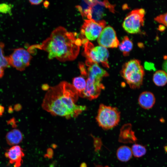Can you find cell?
Wrapping results in <instances>:
<instances>
[{
	"mask_svg": "<svg viewBox=\"0 0 167 167\" xmlns=\"http://www.w3.org/2000/svg\"><path fill=\"white\" fill-rule=\"evenodd\" d=\"M78 93L71 84L61 82L49 88L43 99L42 108L52 115L66 118H75L86 109L76 104Z\"/></svg>",
	"mask_w": 167,
	"mask_h": 167,
	"instance_id": "1",
	"label": "cell"
},
{
	"mask_svg": "<svg viewBox=\"0 0 167 167\" xmlns=\"http://www.w3.org/2000/svg\"><path fill=\"white\" fill-rule=\"evenodd\" d=\"M76 36V33L68 32L64 28L59 26L41 45H32L28 50L35 48L43 50L48 52L49 59L55 58L62 62L72 61L78 55L82 44V39Z\"/></svg>",
	"mask_w": 167,
	"mask_h": 167,
	"instance_id": "2",
	"label": "cell"
},
{
	"mask_svg": "<svg viewBox=\"0 0 167 167\" xmlns=\"http://www.w3.org/2000/svg\"><path fill=\"white\" fill-rule=\"evenodd\" d=\"M120 73L122 77L131 89L139 88L142 85L144 71L139 60L132 59L126 62Z\"/></svg>",
	"mask_w": 167,
	"mask_h": 167,
	"instance_id": "3",
	"label": "cell"
},
{
	"mask_svg": "<svg viewBox=\"0 0 167 167\" xmlns=\"http://www.w3.org/2000/svg\"><path fill=\"white\" fill-rule=\"evenodd\" d=\"M84 47V55L86 58L87 65L93 63H101L104 67L109 68L108 58L109 53L106 48L101 45L94 47L85 38L82 39Z\"/></svg>",
	"mask_w": 167,
	"mask_h": 167,
	"instance_id": "4",
	"label": "cell"
},
{
	"mask_svg": "<svg viewBox=\"0 0 167 167\" xmlns=\"http://www.w3.org/2000/svg\"><path fill=\"white\" fill-rule=\"evenodd\" d=\"M96 119L99 126L107 130L116 126L120 119V113L116 107L100 104Z\"/></svg>",
	"mask_w": 167,
	"mask_h": 167,
	"instance_id": "5",
	"label": "cell"
},
{
	"mask_svg": "<svg viewBox=\"0 0 167 167\" xmlns=\"http://www.w3.org/2000/svg\"><path fill=\"white\" fill-rule=\"evenodd\" d=\"M145 11L142 8L131 12L124 19L122 27L127 32L132 34L139 32L143 25Z\"/></svg>",
	"mask_w": 167,
	"mask_h": 167,
	"instance_id": "6",
	"label": "cell"
},
{
	"mask_svg": "<svg viewBox=\"0 0 167 167\" xmlns=\"http://www.w3.org/2000/svg\"><path fill=\"white\" fill-rule=\"evenodd\" d=\"M103 78L87 73L86 88L80 96L89 100L97 98L105 87L101 81Z\"/></svg>",
	"mask_w": 167,
	"mask_h": 167,
	"instance_id": "7",
	"label": "cell"
},
{
	"mask_svg": "<svg viewBox=\"0 0 167 167\" xmlns=\"http://www.w3.org/2000/svg\"><path fill=\"white\" fill-rule=\"evenodd\" d=\"M8 58L10 66L22 71L29 66L32 57L28 50L19 48L15 49Z\"/></svg>",
	"mask_w": 167,
	"mask_h": 167,
	"instance_id": "8",
	"label": "cell"
},
{
	"mask_svg": "<svg viewBox=\"0 0 167 167\" xmlns=\"http://www.w3.org/2000/svg\"><path fill=\"white\" fill-rule=\"evenodd\" d=\"M106 24L104 20L96 21L92 19H86L81 28V34L88 40H94L98 38Z\"/></svg>",
	"mask_w": 167,
	"mask_h": 167,
	"instance_id": "9",
	"label": "cell"
},
{
	"mask_svg": "<svg viewBox=\"0 0 167 167\" xmlns=\"http://www.w3.org/2000/svg\"><path fill=\"white\" fill-rule=\"evenodd\" d=\"M97 42L100 45L106 48H116L119 45L115 30L109 26L102 30L98 38Z\"/></svg>",
	"mask_w": 167,
	"mask_h": 167,
	"instance_id": "10",
	"label": "cell"
},
{
	"mask_svg": "<svg viewBox=\"0 0 167 167\" xmlns=\"http://www.w3.org/2000/svg\"><path fill=\"white\" fill-rule=\"evenodd\" d=\"M107 2L92 0L91 19L96 21L101 20L105 15L106 8H108L111 11H113V7Z\"/></svg>",
	"mask_w": 167,
	"mask_h": 167,
	"instance_id": "11",
	"label": "cell"
},
{
	"mask_svg": "<svg viewBox=\"0 0 167 167\" xmlns=\"http://www.w3.org/2000/svg\"><path fill=\"white\" fill-rule=\"evenodd\" d=\"M5 155L9 160V163L14 164V167H20L22 163V158L24 154L21 147L16 145L7 150Z\"/></svg>",
	"mask_w": 167,
	"mask_h": 167,
	"instance_id": "12",
	"label": "cell"
},
{
	"mask_svg": "<svg viewBox=\"0 0 167 167\" xmlns=\"http://www.w3.org/2000/svg\"><path fill=\"white\" fill-rule=\"evenodd\" d=\"M138 101L139 105L142 108L148 109L154 106L156 102V99L152 93L149 91H144L139 95Z\"/></svg>",
	"mask_w": 167,
	"mask_h": 167,
	"instance_id": "13",
	"label": "cell"
},
{
	"mask_svg": "<svg viewBox=\"0 0 167 167\" xmlns=\"http://www.w3.org/2000/svg\"><path fill=\"white\" fill-rule=\"evenodd\" d=\"M5 137L8 144L10 145H16L22 141L23 135L19 130L14 129L8 132Z\"/></svg>",
	"mask_w": 167,
	"mask_h": 167,
	"instance_id": "14",
	"label": "cell"
},
{
	"mask_svg": "<svg viewBox=\"0 0 167 167\" xmlns=\"http://www.w3.org/2000/svg\"><path fill=\"white\" fill-rule=\"evenodd\" d=\"M132 153L131 149L126 146L119 147L117 150L116 156L118 160L121 161H129L132 157Z\"/></svg>",
	"mask_w": 167,
	"mask_h": 167,
	"instance_id": "15",
	"label": "cell"
},
{
	"mask_svg": "<svg viewBox=\"0 0 167 167\" xmlns=\"http://www.w3.org/2000/svg\"><path fill=\"white\" fill-rule=\"evenodd\" d=\"M87 78L81 75L74 77L72 82V85L78 93L79 96H80L85 90L87 83Z\"/></svg>",
	"mask_w": 167,
	"mask_h": 167,
	"instance_id": "16",
	"label": "cell"
},
{
	"mask_svg": "<svg viewBox=\"0 0 167 167\" xmlns=\"http://www.w3.org/2000/svg\"><path fill=\"white\" fill-rule=\"evenodd\" d=\"M92 0H83L76 8L79 10L83 17L91 19V7Z\"/></svg>",
	"mask_w": 167,
	"mask_h": 167,
	"instance_id": "17",
	"label": "cell"
},
{
	"mask_svg": "<svg viewBox=\"0 0 167 167\" xmlns=\"http://www.w3.org/2000/svg\"><path fill=\"white\" fill-rule=\"evenodd\" d=\"M152 80L156 86H164L167 84V74L163 70H158L154 74Z\"/></svg>",
	"mask_w": 167,
	"mask_h": 167,
	"instance_id": "18",
	"label": "cell"
},
{
	"mask_svg": "<svg viewBox=\"0 0 167 167\" xmlns=\"http://www.w3.org/2000/svg\"><path fill=\"white\" fill-rule=\"evenodd\" d=\"M4 44L0 42V78H2L4 75V68L10 67L8 56L4 55Z\"/></svg>",
	"mask_w": 167,
	"mask_h": 167,
	"instance_id": "19",
	"label": "cell"
},
{
	"mask_svg": "<svg viewBox=\"0 0 167 167\" xmlns=\"http://www.w3.org/2000/svg\"><path fill=\"white\" fill-rule=\"evenodd\" d=\"M118 45L119 49L122 52L123 55L125 56L129 55V53L133 47L132 42L127 36L124 37L122 41Z\"/></svg>",
	"mask_w": 167,
	"mask_h": 167,
	"instance_id": "20",
	"label": "cell"
},
{
	"mask_svg": "<svg viewBox=\"0 0 167 167\" xmlns=\"http://www.w3.org/2000/svg\"><path fill=\"white\" fill-rule=\"evenodd\" d=\"M131 149L132 155L136 157L139 158L143 156L146 152L145 147L139 144H134Z\"/></svg>",
	"mask_w": 167,
	"mask_h": 167,
	"instance_id": "21",
	"label": "cell"
},
{
	"mask_svg": "<svg viewBox=\"0 0 167 167\" xmlns=\"http://www.w3.org/2000/svg\"><path fill=\"white\" fill-rule=\"evenodd\" d=\"M154 19L156 22L167 27V12L157 16Z\"/></svg>",
	"mask_w": 167,
	"mask_h": 167,
	"instance_id": "22",
	"label": "cell"
},
{
	"mask_svg": "<svg viewBox=\"0 0 167 167\" xmlns=\"http://www.w3.org/2000/svg\"><path fill=\"white\" fill-rule=\"evenodd\" d=\"M11 10L10 7L8 5L5 3L0 4V12L6 13L9 12Z\"/></svg>",
	"mask_w": 167,
	"mask_h": 167,
	"instance_id": "23",
	"label": "cell"
},
{
	"mask_svg": "<svg viewBox=\"0 0 167 167\" xmlns=\"http://www.w3.org/2000/svg\"><path fill=\"white\" fill-rule=\"evenodd\" d=\"M43 0H29V2L32 5H37L41 3L42 2Z\"/></svg>",
	"mask_w": 167,
	"mask_h": 167,
	"instance_id": "24",
	"label": "cell"
},
{
	"mask_svg": "<svg viewBox=\"0 0 167 167\" xmlns=\"http://www.w3.org/2000/svg\"><path fill=\"white\" fill-rule=\"evenodd\" d=\"M162 67L163 71L167 74V59L163 62Z\"/></svg>",
	"mask_w": 167,
	"mask_h": 167,
	"instance_id": "25",
	"label": "cell"
},
{
	"mask_svg": "<svg viewBox=\"0 0 167 167\" xmlns=\"http://www.w3.org/2000/svg\"><path fill=\"white\" fill-rule=\"evenodd\" d=\"M15 119H12L10 120L8 122H9L8 123L10 124L11 125H12V126H14V127H15V126H16V124L15 123Z\"/></svg>",
	"mask_w": 167,
	"mask_h": 167,
	"instance_id": "26",
	"label": "cell"
},
{
	"mask_svg": "<svg viewBox=\"0 0 167 167\" xmlns=\"http://www.w3.org/2000/svg\"><path fill=\"white\" fill-rule=\"evenodd\" d=\"M4 111V107L0 105V117L2 116Z\"/></svg>",
	"mask_w": 167,
	"mask_h": 167,
	"instance_id": "27",
	"label": "cell"
},
{
	"mask_svg": "<svg viewBox=\"0 0 167 167\" xmlns=\"http://www.w3.org/2000/svg\"><path fill=\"white\" fill-rule=\"evenodd\" d=\"M21 107V106H20V105H16L15 107V110H19L20 109L18 108L21 109L20 107Z\"/></svg>",
	"mask_w": 167,
	"mask_h": 167,
	"instance_id": "28",
	"label": "cell"
},
{
	"mask_svg": "<svg viewBox=\"0 0 167 167\" xmlns=\"http://www.w3.org/2000/svg\"><path fill=\"white\" fill-rule=\"evenodd\" d=\"M49 4V2L47 1H45L44 3V6L45 7H47Z\"/></svg>",
	"mask_w": 167,
	"mask_h": 167,
	"instance_id": "29",
	"label": "cell"
},
{
	"mask_svg": "<svg viewBox=\"0 0 167 167\" xmlns=\"http://www.w3.org/2000/svg\"><path fill=\"white\" fill-rule=\"evenodd\" d=\"M81 167H86V165L85 163L81 164Z\"/></svg>",
	"mask_w": 167,
	"mask_h": 167,
	"instance_id": "30",
	"label": "cell"
},
{
	"mask_svg": "<svg viewBox=\"0 0 167 167\" xmlns=\"http://www.w3.org/2000/svg\"><path fill=\"white\" fill-rule=\"evenodd\" d=\"M108 167V166H106V167Z\"/></svg>",
	"mask_w": 167,
	"mask_h": 167,
	"instance_id": "31",
	"label": "cell"
}]
</instances>
